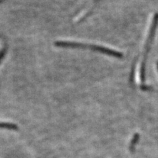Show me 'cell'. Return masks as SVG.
<instances>
[{
	"instance_id": "5b68a950",
	"label": "cell",
	"mask_w": 158,
	"mask_h": 158,
	"mask_svg": "<svg viewBox=\"0 0 158 158\" xmlns=\"http://www.w3.org/2000/svg\"><path fill=\"white\" fill-rule=\"evenodd\" d=\"M157 67H158V63H157Z\"/></svg>"
},
{
	"instance_id": "277c9868",
	"label": "cell",
	"mask_w": 158,
	"mask_h": 158,
	"mask_svg": "<svg viewBox=\"0 0 158 158\" xmlns=\"http://www.w3.org/2000/svg\"><path fill=\"white\" fill-rule=\"evenodd\" d=\"M3 44H2V42L1 41H0V55H1V53L3 52Z\"/></svg>"
},
{
	"instance_id": "7a4b0ae2",
	"label": "cell",
	"mask_w": 158,
	"mask_h": 158,
	"mask_svg": "<svg viewBox=\"0 0 158 158\" xmlns=\"http://www.w3.org/2000/svg\"><path fill=\"white\" fill-rule=\"evenodd\" d=\"M158 23V14H156L154 20L152 21V25L150 28L149 34H148V37L147 38V42L145 44V48H144V56L142 57L141 61V63L140 65V78L141 81H144L145 79V69H146V56L149 50L150 45L152 42V40L154 38L155 31L156 29L157 24Z\"/></svg>"
},
{
	"instance_id": "6da1fadb",
	"label": "cell",
	"mask_w": 158,
	"mask_h": 158,
	"mask_svg": "<svg viewBox=\"0 0 158 158\" xmlns=\"http://www.w3.org/2000/svg\"><path fill=\"white\" fill-rule=\"evenodd\" d=\"M56 46L61 48H78V49H85L92 50L94 52H100L112 57L120 58L122 57V53L119 52L114 50V49L107 48L104 46L95 45V44L77 42H70V41H57L55 43Z\"/></svg>"
},
{
	"instance_id": "3957f363",
	"label": "cell",
	"mask_w": 158,
	"mask_h": 158,
	"mask_svg": "<svg viewBox=\"0 0 158 158\" xmlns=\"http://www.w3.org/2000/svg\"><path fill=\"white\" fill-rule=\"evenodd\" d=\"M138 139H139V135H138V134H136L134 136V138H133V139H132V140L131 142V144L130 145V150L131 151H132L133 150H134L135 146L136 144V142H138Z\"/></svg>"
}]
</instances>
